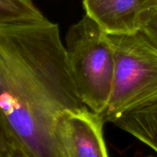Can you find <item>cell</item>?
<instances>
[{"mask_svg":"<svg viewBox=\"0 0 157 157\" xmlns=\"http://www.w3.org/2000/svg\"><path fill=\"white\" fill-rule=\"evenodd\" d=\"M115 57L113 89L104 123H113L124 113L157 101V49L140 33L109 35Z\"/></svg>","mask_w":157,"mask_h":157,"instance_id":"3","label":"cell"},{"mask_svg":"<svg viewBox=\"0 0 157 157\" xmlns=\"http://www.w3.org/2000/svg\"><path fill=\"white\" fill-rule=\"evenodd\" d=\"M14 145L0 121V157H12Z\"/></svg>","mask_w":157,"mask_h":157,"instance_id":"9","label":"cell"},{"mask_svg":"<svg viewBox=\"0 0 157 157\" xmlns=\"http://www.w3.org/2000/svg\"><path fill=\"white\" fill-rule=\"evenodd\" d=\"M104 124L101 116L87 107L63 113L56 124V136L65 157H109Z\"/></svg>","mask_w":157,"mask_h":157,"instance_id":"4","label":"cell"},{"mask_svg":"<svg viewBox=\"0 0 157 157\" xmlns=\"http://www.w3.org/2000/svg\"><path fill=\"white\" fill-rule=\"evenodd\" d=\"M12 157H29L21 149L17 147H13L12 150Z\"/></svg>","mask_w":157,"mask_h":157,"instance_id":"10","label":"cell"},{"mask_svg":"<svg viewBox=\"0 0 157 157\" xmlns=\"http://www.w3.org/2000/svg\"><path fill=\"white\" fill-rule=\"evenodd\" d=\"M57 24L0 28V121L29 157H65L56 124L85 108Z\"/></svg>","mask_w":157,"mask_h":157,"instance_id":"1","label":"cell"},{"mask_svg":"<svg viewBox=\"0 0 157 157\" xmlns=\"http://www.w3.org/2000/svg\"><path fill=\"white\" fill-rule=\"evenodd\" d=\"M140 32L157 49V3L143 16Z\"/></svg>","mask_w":157,"mask_h":157,"instance_id":"8","label":"cell"},{"mask_svg":"<svg viewBox=\"0 0 157 157\" xmlns=\"http://www.w3.org/2000/svg\"><path fill=\"white\" fill-rule=\"evenodd\" d=\"M48 21L32 0H0V28L39 25Z\"/></svg>","mask_w":157,"mask_h":157,"instance_id":"7","label":"cell"},{"mask_svg":"<svg viewBox=\"0 0 157 157\" xmlns=\"http://www.w3.org/2000/svg\"><path fill=\"white\" fill-rule=\"evenodd\" d=\"M65 52L81 101L101 115L110 101L114 79V52L109 35L85 15L69 29Z\"/></svg>","mask_w":157,"mask_h":157,"instance_id":"2","label":"cell"},{"mask_svg":"<svg viewBox=\"0 0 157 157\" xmlns=\"http://www.w3.org/2000/svg\"><path fill=\"white\" fill-rule=\"evenodd\" d=\"M113 124L157 153V101L124 113Z\"/></svg>","mask_w":157,"mask_h":157,"instance_id":"6","label":"cell"},{"mask_svg":"<svg viewBox=\"0 0 157 157\" xmlns=\"http://www.w3.org/2000/svg\"><path fill=\"white\" fill-rule=\"evenodd\" d=\"M157 0H84L86 15L111 35L140 32L144 14Z\"/></svg>","mask_w":157,"mask_h":157,"instance_id":"5","label":"cell"}]
</instances>
